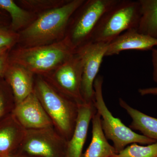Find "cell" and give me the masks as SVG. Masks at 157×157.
I'll list each match as a JSON object with an SVG mask.
<instances>
[{
	"label": "cell",
	"instance_id": "cell-15",
	"mask_svg": "<svg viewBox=\"0 0 157 157\" xmlns=\"http://www.w3.org/2000/svg\"><path fill=\"white\" fill-rule=\"evenodd\" d=\"M92 137L89 146L82 157H113L116 154L114 147L108 142L105 137L102 125L101 115L97 112L93 117Z\"/></svg>",
	"mask_w": 157,
	"mask_h": 157
},
{
	"label": "cell",
	"instance_id": "cell-22",
	"mask_svg": "<svg viewBox=\"0 0 157 157\" xmlns=\"http://www.w3.org/2000/svg\"><path fill=\"white\" fill-rule=\"evenodd\" d=\"M18 33L11 30L7 26L0 27V48L11 49L18 42Z\"/></svg>",
	"mask_w": 157,
	"mask_h": 157
},
{
	"label": "cell",
	"instance_id": "cell-2",
	"mask_svg": "<svg viewBox=\"0 0 157 157\" xmlns=\"http://www.w3.org/2000/svg\"><path fill=\"white\" fill-rule=\"evenodd\" d=\"M76 50L67 36L48 45L10 49L9 63L22 66L34 74L44 76L71 58Z\"/></svg>",
	"mask_w": 157,
	"mask_h": 157
},
{
	"label": "cell",
	"instance_id": "cell-27",
	"mask_svg": "<svg viewBox=\"0 0 157 157\" xmlns=\"http://www.w3.org/2000/svg\"><path fill=\"white\" fill-rule=\"evenodd\" d=\"M11 157H22L20 156L17 155H12Z\"/></svg>",
	"mask_w": 157,
	"mask_h": 157
},
{
	"label": "cell",
	"instance_id": "cell-8",
	"mask_svg": "<svg viewBox=\"0 0 157 157\" xmlns=\"http://www.w3.org/2000/svg\"><path fill=\"white\" fill-rule=\"evenodd\" d=\"M82 75V59L76 52L55 70L42 76L60 93L80 104H84L81 93Z\"/></svg>",
	"mask_w": 157,
	"mask_h": 157
},
{
	"label": "cell",
	"instance_id": "cell-24",
	"mask_svg": "<svg viewBox=\"0 0 157 157\" xmlns=\"http://www.w3.org/2000/svg\"><path fill=\"white\" fill-rule=\"evenodd\" d=\"M152 51V62L153 67V79L157 84V49L153 48Z\"/></svg>",
	"mask_w": 157,
	"mask_h": 157
},
{
	"label": "cell",
	"instance_id": "cell-20",
	"mask_svg": "<svg viewBox=\"0 0 157 157\" xmlns=\"http://www.w3.org/2000/svg\"><path fill=\"white\" fill-rule=\"evenodd\" d=\"M113 157H157V141L146 146L132 144Z\"/></svg>",
	"mask_w": 157,
	"mask_h": 157
},
{
	"label": "cell",
	"instance_id": "cell-16",
	"mask_svg": "<svg viewBox=\"0 0 157 157\" xmlns=\"http://www.w3.org/2000/svg\"><path fill=\"white\" fill-rule=\"evenodd\" d=\"M119 104L130 116L132 121L129 125L132 130L141 132L142 135L157 141V118L147 115L129 105L122 98L119 99Z\"/></svg>",
	"mask_w": 157,
	"mask_h": 157
},
{
	"label": "cell",
	"instance_id": "cell-28",
	"mask_svg": "<svg viewBox=\"0 0 157 157\" xmlns=\"http://www.w3.org/2000/svg\"></svg>",
	"mask_w": 157,
	"mask_h": 157
},
{
	"label": "cell",
	"instance_id": "cell-26",
	"mask_svg": "<svg viewBox=\"0 0 157 157\" xmlns=\"http://www.w3.org/2000/svg\"><path fill=\"white\" fill-rule=\"evenodd\" d=\"M10 49H11L7 48H0V56Z\"/></svg>",
	"mask_w": 157,
	"mask_h": 157
},
{
	"label": "cell",
	"instance_id": "cell-1",
	"mask_svg": "<svg viewBox=\"0 0 157 157\" xmlns=\"http://www.w3.org/2000/svg\"><path fill=\"white\" fill-rule=\"evenodd\" d=\"M85 0L68 1L59 8L44 11L28 27L20 31L18 42L23 47L48 45L63 39L71 17Z\"/></svg>",
	"mask_w": 157,
	"mask_h": 157
},
{
	"label": "cell",
	"instance_id": "cell-7",
	"mask_svg": "<svg viewBox=\"0 0 157 157\" xmlns=\"http://www.w3.org/2000/svg\"><path fill=\"white\" fill-rule=\"evenodd\" d=\"M68 141L54 126L26 130L18 149L32 156L58 157L66 155Z\"/></svg>",
	"mask_w": 157,
	"mask_h": 157
},
{
	"label": "cell",
	"instance_id": "cell-21",
	"mask_svg": "<svg viewBox=\"0 0 157 157\" xmlns=\"http://www.w3.org/2000/svg\"><path fill=\"white\" fill-rule=\"evenodd\" d=\"M68 1L59 0H24L19 1L23 7L30 11H35L45 10V11L59 8L66 4Z\"/></svg>",
	"mask_w": 157,
	"mask_h": 157
},
{
	"label": "cell",
	"instance_id": "cell-11",
	"mask_svg": "<svg viewBox=\"0 0 157 157\" xmlns=\"http://www.w3.org/2000/svg\"><path fill=\"white\" fill-rule=\"evenodd\" d=\"M97 113L94 103L78 105L76 126L72 137L68 141L66 157H82L90 124Z\"/></svg>",
	"mask_w": 157,
	"mask_h": 157
},
{
	"label": "cell",
	"instance_id": "cell-25",
	"mask_svg": "<svg viewBox=\"0 0 157 157\" xmlns=\"http://www.w3.org/2000/svg\"><path fill=\"white\" fill-rule=\"evenodd\" d=\"M5 15L0 11V27L5 26L6 25V19L5 18Z\"/></svg>",
	"mask_w": 157,
	"mask_h": 157
},
{
	"label": "cell",
	"instance_id": "cell-12",
	"mask_svg": "<svg viewBox=\"0 0 157 157\" xmlns=\"http://www.w3.org/2000/svg\"><path fill=\"white\" fill-rule=\"evenodd\" d=\"M34 75L22 66L9 62L3 77L11 88L16 105L33 92Z\"/></svg>",
	"mask_w": 157,
	"mask_h": 157
},
{
	"label": "cell",
	"instance_id": "cell-17",
	"mask_svg": "<svg viewBox=\"0 0 157 157\" xmlns=\"http://www.w3.org/2000/svg\"><path fill=\"white\" fill-rule=\"evenodd\" d=\"M0 9L9 13L11 18L9 27L16 33L26 28L38 16L34 12L21 8L13 0H0Z\"/></svg>",
	"mask_w": 157,
	"mask_h": 157
},
{
	"label": "cell",
	"instance_id": "cell-10",
	"mask_svg": "<svg viewBox=\"0 0 157 157\" xmlns=\"http://www.w3.org/2000/svg\"><path fill=\"white\" fill-rule=\"evenodd\" d=\"M12 113L26 130L53 126L51 120L34 91L15 105Z\"/></svg>",
	"mask_w": 157,
	"mask_h": 157
},
{
	"label": "cell",
	"instance_id": "cell-13",
	"mask_svg": "<svg viewBox=\"0 0 157 157\" xmlns=\"http://www.w3.org/2000/svg\"><path fill=\"white\" fill-rule=\"evenodd\" d=\"M157 45V38L140 33L137 29L124 32L110 42L105 56L116 55L124 51L152 50Z\"/></svg>",
	"mask_w": 157,
	"mask_h": 157
},
{
	"label": "cell",
	"instance_id": "cell-23",
	"mask_svg": "<svg viewBox=\"0 0 157 157\" xmlns=\"http://www.w3.org/2000/svg\"><path fill=\"white\" fill-rule=\"evenodd\" d=\"M10 50L0 56V77L4 76L5 71L9 64V52Z\"/></svg>",
	"mask_w": 157,
	"mask_h": 157
},
{
	"label": "cell",
	"instance_id": "cell-18",
	"mask_svg": "<svg viewBox=\"0 0 157 157\" xmlns=\"http://www.w3.org/2000/svg\"><path fill=\"white\" fill-rule=\"evenodd\" d=\"M140 17L137 29L140 33L157 38V0H139Z\"/></svg>",
	"mask_w": 157,
	"mask_h": 157
},
{
	"label": "cell",
	"instance_id": "cell-14",
	"mask_svg": "<svg viewBox=\"0 0 157 157\" xmlns=\"http://www.w3.org/2000/svg\"><path fill=\"white\" fill-rule=\"evenodd\" d=\"M26 130L12 113L0 118V157H11L18 149Z\"/></svg>",
	"mask_w": 157,
	"mask_h": 157
},
{
	"label": "cell",
	"instance_id": "cell-6",
	"mask_svg": "<svg viewBox=\"0 0 157 157\" xmlns=\"http://www.w3.org/2000/svg\"><path fill=\"white\" fill-rule=\"evenodd\" d=\"M118 0H88L75 12L70 20L66 36L76 52L92 42L94 32L103 14Z\"/></svg>",
	"mask_w": 157,
	"mask_h": 157
},
{
	"label": "cell",
	"instance_id": "cell-5",
	"mask_svg": "<svg viewBox=\"0 0 157 157\" xmlns=\"http://www.w3.org/2000/svg\"><path fill=\"white\" fill-rule=\"evenodd\" d=\"M103 77L97 76L94 82V104L97 112L101 115V125L105 137L112 140L117 153L119 152L129 144L138 143L148 145L157 140L140 135L127 127L118 118L114 117L107 108L103 95Z\"/></svg>",
	"mask_w": 157,
	"mask_h": 157
},
{
	"label": "cell",
	"instance_id": "cell-3",
	"mask_svg": "<svg viewBox=\"0 0 157 157\" xmlns=\"http://www.w3.org/2000/svg\"><path fill=\"white\" fill-rule=\"evenodd\" d=\"M34 92L53 126L69 141L76 126L79 104L60 93L39 75L34 80Z\"/></svg>",
	"mask_w": 157,
	"mask_h": 157
},
{
	"label": "cell",
	"instance_id": "cell-19",
	"mask_svg": "<svg viewBox=\"0 0 157 157\" xmlns=\"http://www.w3.org/2000/svg\"><path fill=\"white\" fill-rule=\"evenodd\" d=\"M15 100L10 86L3 77H0V118L12 113Z\"/></svg>",
	"mask_w": 157,
	"mask_h": 157
},
{
	"label": "cell",
	"instance_id": "cell-9",
	"mask_svg": "<svg viewBox=\"0 0 157 157\" xmlns=\"http://www.w3.org/2000/svg\"><path fill=\"white\" fill-rule=\"evenodd\" d=\"M109 44L91 42L77 51L81 57L82 63L81 93L86 104L94 103V82Z\"/></svg>",
	"mask_w": 157,
	"mask_h": 157
},
{
	"label": "cell",
	"instance_id": "cell-4",
	"mask_svg": "<svg viewBox=\"0 0 157 157\" xmlns=\"http://www.w3.org/2000/svg\"><path fill=\"white\" fill-rule=\"evenodd\" d=\"M140 14L139 1L118 0L101 17L92 42L109 44L124 32L137 29Z\"/></svg>",
	"mask_w": 157,
	"mask_h": 157
}]
</instances>
